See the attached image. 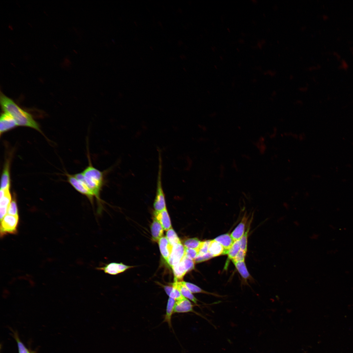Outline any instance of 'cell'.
I'll return each instance as SVG.
<instances>
[{
  "label": "cell",
  "instance_id": "6da1fadb",
  "mask_svg": "<svg viewBox=\"0 0 353 353\" xmlns=\"http://www.w3.org/2000/svg\"><path fill=\"white\" fill-rule=\"evenodd\" d=\"M0 154L5 168L15 173L22 180L26 189L50 193L64 202L58 187L46 171L27 158L18 149L1 138Z\"/></svg>",
  "mask_w": 353,
  "mask_h": 353
},
{
  "label": "cell",
  "instance_id": "7a4b0ae2",
  "mask_svg": "<svg viewBox=\"0 0 353 353\" xmlns=\"http://www.w3.org/2000/svg\"><path fill=\"white\" fill-rule=\"evenodd\" d=\"M133 247L123 257L109 262L115 268L124 272L140 292L150 302V291L156 275V259L141 250L132 234Z\"/></svg>",
  "mask_w": 353,
  "mask_h": 353
},
{
  "label": "cell",
  "instance_id": "3957f363",
  "mask_svg": "<svg viewBox=\"0 0 353 353\" xmlns=\"http://www.w3.org/2000/svg\"><path fill=\"white\" fill-rule=\"evenodd\" d=\"M102 273L116 287L129 294L136 303H139L140 292L129 277L122 271L114 267L110 262L100 260Z\"/></svg>",
  "mask_w": 353,
  "mask_h": 353
},
{
  "label": "cell",
  "instance_id": "277c9868",
  "mask_svg": "<svg viewBox=\"0 0 353 353\" xmlns=\"http://www.w3.org/2000/svg\"><path fill=\"white\" fill-rule=\"evenodd\" d=\"M27 333V324L10 321L1 330L0 347L3 352L19 350L24 346Z\"/></svg>",
  "mask_w": 353,
  "mask_h": 353
},
{
  "label": "cell",
  "instance_id": "5b68a950",
  "mask_svg": "<svg viewBox=\"0 0 353 353\" xmlns=\"http://www.w3.org/2000/svg\"><path fill=\"white\" fill-rule=\"evenodd\" d=\"M26 189L20 177L13 171L5 168L0 176V200H3Z\"/></svg>",
  "mask_w": 353,
  "mask_h": 353
},
{
  "label": "cell",
  "instance_id": "8992f818",
  "mask_svg": "<svg viewBox=\"0 0 353 353\" xmlns=\"http://www.w3.org/2000/svg\"><path fill=\"white\" fill-rule=\"evenodd\" d=\"M231 323V327L239 333L246 345L251 346L258 342L250 313L240 317H232Z\"/></svg>",
  "mask_w": 353,
  "mask_h": 353
},
{
  "label": "cell",
  "instance_id": "52a82bcc",
  "mask_svg": "<svg viewBox=\"0 0 353 353\" xmlns=\"http://www.w3.org/2000/svg\"><path fill=\"white\" fill-rule=\"evenodd\" d=\"M15 241L11 239L4 254L1 269V284L15 283L16 268L15 264Z\"/></svg>",
  "mask_w": 353,
  "mask_h": 353
},
{
  "label": "cell",
  "instance_id": "ba28073f",
  "mask_svg": "<svg viewBox=\"0 0 353 353\" xmlns=\"http://www.w3.org/2000/svg\"><path fill=\"white\" fill-rule=\"evenodd\" d=\"M17 294L14 284H0V312L12 313L17 303Z\"/></svg>",
  "mask_w": 353,
  "mask_h": 353
},
{
  "label": "cell",
  "instance_id": "9c48e42d",
  "mask_svg": "<svg viewBox=\"0 0 353 353\" xmlns=\"http://www.w3.org/2000/svg\"><path fill=\"white\" fill-rule=\"evenodd\" d=\"M245 345L242 337L231 327L226 339L227 353H244Z\"/></svg>",
  "mask_w": 353,
  "mask_h": 353
},
{
  "label": "cell",
  "instance_id": "30bf717a",
  "mask_svg": "<svg viewBox=\"0 0 353 353\" xmlns=\"http://www.w3.org/2000/svg\"><path fill=\"white\" fill-rule=\"evenodd\" d=\"M10 321L19 323H27L25 308L22 301L17 302L12 310Z\"/></svg>",
  "mask_w": 353,
  "mask_h": 353
},
{
  "label": "cell",
  "instance_id": "8fae6325",
  "mask_svg": "<svg viewBox=\"0 0 353 353\" xmlns=\"http://www.w3.org/2000/svg\"><path fill=\"white\" fill-rule=\"evenodd\" d=\"M249 353H266V352L261 345L257 342L250 347Z\"/></svg>",
  "mask_w": 353,
  "mask_h": 353
},
{
  "label": "cell",
  "instance_id": "7c38bea8",
  "mask_svg": "<svg viewBox=\"0 0 353 353\" xmlns=\"http://www.w3.org/2000/svg\"><path fill=\"white\" fill-rule=\"evenodd\" d=\"M346 353H353V343L348 348Z\"/></svg>",
  "mask_w": 353,
  "mask_h": 353
},
{
  "label": "cell",
  "instance_id": "4fadbf2b",
  "mask_svg": "<svg viewBox=\"0 0 353 353\" xmlns=\"http://www.w3.org/2000/svg\"><path fill=\"white\" fill-rule=\"evenodd\" d=\"M331 353H345L342 350H339V351H335V352H332Z\"/></svg>",
  "mask_w": 353,
  "mask_h": 353
}]
</instances>
